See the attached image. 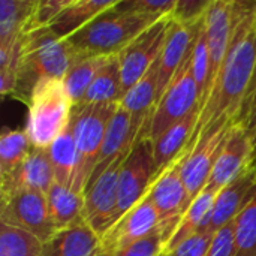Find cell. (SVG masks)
Listing matches in <instances>:
<instances>
[{
    "label": "cell",
    "instance_id": "cell-1",
    "mask_svg": "<svg viewBox=\"0 0 256 256\" xmlns=\"http://www.w3.org/2000/svg\"><path fill=\"white\" fill-rule=\"evenodd\" d=\"M255 3H234V27L230 46L216 84L201 110L200 122L189 142L188 153L198 138L213 128L220 118H230L236 123L238 120L242 104L256 66Z\"/></svg>",
    "mask_w": 256,
    "mask_h": 256
},
{
    "label": "cell",
    "instance_id": "cell-2",
    "mask_svg": "<svg viewBox=\"0 0 256 256\" xmlns=\"http://www.w3.org/2000/svg\"><path fill=\"white\" fill-rule=\"evenodd\" d=\"M81 58L74 45L50 27H34L21 38L20 78L16 99L28 104L36 84L42 80H63L72 64Z\"/></svg>",
    "mask_w": 256,
    "mask_h": 256
},
{
    "label": "cell",
    "instance_id": "cell-3",
    "mask_svg": "<svg viewBox=\"0 0 256 256\" xmlns=\"http://www.w3.org/2000/svg\"><path fill=\"white\" fill-rule=\"evenodd\" d=\"M156 22V20L122 10L116 4L78 30L68 40L81 57L117 56Z\"/></svg>",
    "mask_w": 256,
    "mask_h": 256
},
{
    "label": "cell",
    "instance_id": "cell-4",
    "mask_svg": "<svg viewBox=\"0 0 256 256\" xmlns=\"http://www.w3.org/2000/svg\"><path fill=\"white\" fill-rule=\"evenodd\" d=\"M26 132L33 147L48 148L69 126L74 102L63 80H42L28 100Z\"/></svg>",
    "mask_w": 256,
    "mask_h": 256
},
{
    "label": "cell",
    "instance_id": "cell-5",
    "mask_svg": "<svg viewBox=\"0 0 256 256\" xmlns=\"http://www.w3.org/2000/svg\"><path fill=\"white\" fill-rule=\"evenodd\" d=\"M120 104H74L69 129L74 135L78 156H80V174H78V192L84 194L104 140L108 129V124L117 111Z\"/></svg>",
    "mask_w": 256,
    "mask_h": 256
},
{
    "label": "cell",
    "instance_id": "cell-6",
    "mask_svg": "<svg viewBox=\"0 0 256 256\" xmlns=\"http://www.w3.org/2000/svg\"><path fill=\"white\" fill-rule=\"evenodd\" d=\"M194 46V45H192ZM200 106V92L194 75L192 48L168 88L159 99L148 124V140L154 141L172 124L184 118L190 111Z\"/></svg>",
    "mask_w": 256,
    "mask_h": 256
},
{
    "label": "cell",
    "instance_id": "cell-7",
    "mask_svg": "<svg viewBox=\"0 0 256 256\" xmlns=\"http://www.w3.org/2000/svg\"><path fill=\"white\" fill-rule=\"evenodd\" d=\"M128 154H118L84 190V219L100 237L118 220V176Z\"/></svg>",
    "mask_w": 256,
    "mask_h": 256
},
{
    "label": "cell",
    "instance_id": "cell-8",
    "mask_svg": "<svg viewBox=\"0 0 256 256\" xmlns=\"http://www.w3.org/2000/svg\"><path fill=\"white\" fill-rule=\"evenodd\" d=\"M0 224L20 228L46 243L56 232L46 194L38 190H18L0 195Z\"/></svg>",
    "mask_w": 256,
    "mask_h": 256
},
{
    "label": "cell",
    "instance_id": "cell-9",
    "mask_svg": "<svg viewBox=\"0 0 256 256\" xmlns=\"http://www.w3.org/2000/svg\"><path fill=\"white\" fill-rule=\"evenodd\" d=\"M234 123L236 122L230 118H220L213 128H210L204 135H201L195 146L190 148V152L186 153L182 171L190 204L207 186L213 166Z\"/></svg>",
    "mask_w": 256,
    "mask_h": 256
},
{
    "label": "cell",
    "instance_id": "cell-10",
    "mask_svg": "<svg viewBox=\"0 0 256 256\" xmlns=\"http://www.w3.org/2000/svg\"><path fill=\"white\" fill-rule=\"evenodd\" d=\"M158 178L153 144L148 138L135 142L126 156L118 176V219L136 206Z\"/></svg>",
    "mask_w": 256,
    "mask_h": 256
},
{
    "label": "cell",
    "instance_id": "cell-11",
    "mask_svg": "<svg viewBox=\"0 0 256 256\" xmlns=\"http://www.w3.org/2000/svg\"><path fill=\"white\" fill-rule=\"evenodd\" d=\"M162 224L159 212L146 195L100 237L96 256H114L122 249L148 236Z\"/></svg>",
    "mask_w": 256,
    "mask_h": 256
},
{
    "label": "cell",
    "instance_id": "cell-12",
    "mask_svg": "<svg viewBox=\"0 0 256 256\" xmlns=\"http://www.w3.org/2000/svg\"><path fill=\"white\" fill-rule=\"evenodd\" d=\"M171 22V15L162 18L144 33H141L126 50L120 52V69H122V84L123 93L132 88L140 78L152 68V64L159 58L162 51L166 32Z\"/></svg>",
    "mask_w": 256,
    "mask_h": 256
},
{
    "label": "cell",
    "instance_id": "cell-13",
    "mask_svg": "<svg viewBox=\"0 0 256 256\" xmlns=\"http://www.w3.org/2000/svg\"><path fill=\"white\" fill-rule=\"evenodd\" d=\"M186 153L180 154L164 172L153 182L147 196L159 212L162 222H177L189 208V194L183 178V159Z\"/></svg>",
    "mask_w": 256,
    "mask_h": 256
},
{
    "label": "cell",
    "instance_id": "cell-14",
    "mask_svg": "<svg viewBox=\"0 0 256 256\" xmlns=\"http://www.w3.org/2000/svg\"><path fill=\"white\" fill-rule=\"evenodd\" d=\"M234 0H212L208 10L206 14L204 26L210 52V75L204 105L216 84V80L219 76L220 68L224 64L230 46L234 27Z\"/></svg>",
    "mask_w": 256,
    "mask_h": 256
},
{
    "label": "cell",
    "instance_id": "cell-15",
    "mask_svg": "<svg viewBox=\"0 0 256 256\" xmlns=\"http://www.w3.org/2000/svg\"><path fill=\"white\" fill-rule=\"evenodd\" d=\"M256 196V171L252 164L230 184H226L216 196L213 210L202 231L214 234L248 207Z\"/></svg>",
    "mask_w": 256,
    "mask_h": 256
},
{
    "label": "cell",
    "instance_id": "cell-16",
    "mask_svg": "<svg viewBox=\"0 0 256 256\" xmlns=\"http://www.w3.org/2000/svg\"><path fill=\"white\" fill-rule=\"evenodd\" d=\"M252 158L254 147L244 128L240 123H234L213 166L207 186L216 190H222L252 164Z\"/></svg>",
    "mask_w": 256,
    "mask_h": 256
},
{
    "label": "cell",
    "instance_id": "cell-17",
    "mask_svg": "<svg viewBox=\"0 0 256 256\" xmlns=\"http://www.w3.org/2000/svg\"><path fill=\"white\" fill-rule=\"evenodd\" d=\"M56 183L48 148L33 147L24 162L8 177L0 178V195L18 190H38L46 194Z\"/></svg>",
    "mask_w": 256,
    "mask_h": 256
},
{
    "label": "cell",
    "instance_id": "cell-18",
    "mask_svg": "<svg viewBox=\"0 0 256 256\" xmlns=\"http://www.w3.org/2000/svg\"><path fill=\"white\" fill-rule=\"evenodd\" d=\"M202 26V24H201ZM188 27L171 18L166 38L159 54V76H158V102L172 81L180 64L189 54L200 27ZM158 105V104H156Z\"/></svg>",
    "mask_w": 256,
    "mask_h": 256
},
{
    "label": "cell",
    "instance_id": "cell-19",
    "mask_svg": "<svg viewBox=\"0 0 256 256\" xmlns=\"http://www.w3.org/2000/svg\"><path fill=\"white\" fill-rule=\"evenodd\" d=\"M158 76L159 58L152 64L144 76L140 78L136 84L124 93L120 102V106L129 112L134 126L140 134L138 140L148 138L150 118L158 104Z\"/></svg>",
    "mask_w": 256,
    "mask_h": 256
},
{
    "label": "cell",
    "instance_id": "cell-20",
    "mask_svg": "<svg viewBox=\"0 0 256 256\" xmlns=\"http://www.w3.org/2000/svg\"><path fill=\"white\" fill-rule=\"evenodd\" d=\"M201 108H195L184 118L166 129L160 136H158L153 144V156L158 170V176L164 172L180 154L188 153L189 142L200 122Z\"/></svg>",
    "mask_w": 256,
    "mask_h": 256
},
{
    "label": "cell",
    "instance_id": "cell-21",
    "mask_svg": "<svg viewBox=\"0 0 256 256\" xmlns=\"http://www.w3.org/2000/svg\"><path fill=\"white\" fill-rule=\"evenodd\" d=\"M100 236L86 222L58 230L46 243L44 256H96Z\"/></svg>",
    "mask_w": 256,
    "mask_h": 256
},
{
    "label": "cell",
    "instance_id": "cell-22",
    "mask_svg": "<svg viewBox=\"0 0 256 256\" xmlns=\"http://www.w3.org/2000/svg\"><path fill=\"white\" fill-rule=\"evenodd\" d=\"M138 138H140V134L135 129L129 112L118 105L117 111L114 112L108 124L105 140H104L92 178L98 176L99 172H102L118 154L124 152H130L135 142L138 141Z\"/></svg>",
    "mask_w": 256,
    "mask_h": 256
},
{
    "label": "cell",
    "instance_id": "cell-23",
    "mask_svg": "<svg viewBox=\"0 0 256 256\" xmlns=\"http://www.w3.org/2000/svg\"><path fill=\"white\" fill-rule=\"evenodd\" d=\"M118 0H72L48 26L56 34L69 39L104 12L112 9Z\"/></svg>",
    "mask_w": 256,
    "mask_h": 256
},
{
    "label": "cell",
    "instance_id": "cell-24",
    "mask_svg": "<svg viewBox=\"0 0 256 256\" xmlns=\"http://www.w3.org/2000/svg\"><path fill=\"white\" fill-rule=\"evenodd\" d=\"M39 0H0V45H12L34 28Z\"/></svg>",
    "mask_w": 256,
    "mask_h": 256
},
{
    "label": "cell",
    "instance_id": "cell-25",
    "mask_svg": "<svg viewBox=\"0 0 256 256\" xmlns=\"http://www.w3.org/2000/svg\"><path fill=\"white\" fill-rule=\"evenodd\" d=\"M48 154L54 170L56 183L72 188L78 192V174H80V156L74 135L68 129L48 147Z\"/></svg>",
    "mask_w": 256,
    "mask_h": 256
},
{
    "label": "cell",
    "instance_id": "cell-26",
    "mask_svg": "<svg viewBox=\"0 0 256 256\" xmlns=\"http://www.w3.org/2000/svg\"><path fill=\"white\" fill-rule=\"evenodd\" d=\"M46 202L56 230H64L84 219V194L54 183L46 192Z\"/></svg>",
    "mask_w": 256,
    "mask_h": 256
},
{
    "label": "cell",
    "instance_id": "cell-27",
    "mask_svg": "<svg viewBox=\"0 0 256 256\" xmlns=\"http://www.w3.org/2000/svg\"><path fill=\"white\" fill-rule=\"evenodd\" d=\"M219 192L220 190H216L210 186L204 188V190L192 201V204L189 206V208L180 219L178 226L176 228L174 234L171 236V238L168 240V243L165 246V252L172 250L183 240H186L190 236L201 232L204 230Z\"/></svg>",
    "mask_w": 256,
    "mask_h": 256
},
{
    "label": "cell",
    "instance_id": "cell-28",
    "mask_svg": "<svg viewBox=\"0 0 256 256\" xmlns=\"http://www.w3.org/2000/svg\"><path fill=\"white\" fill-rule=\"evenodd\" d=\"M120 54L111 56L88 87L84 104H120L123 99Z\"/></svg>",
    "mask_w": 256,
    "mask_h": 256
},
{
    "label": "cell",
    "instance_id": "cell-29",
    "mask_svg": "<svg viewBox=\"0 0 256 256\" xmlns=\"http://www.w3.org/2000/svg\"><path fill=\"white\" fill-rule=\"evenodd\" d=\"M110 57H104V56L81 57L72 64V68L68 70L66 76L63 78V84L74 104L82 102L88 87L92 86L93 80L96 78V75L99 74V70L108 62Z\"/></svg>",
    "mask_w": 256,
    "mask_h": 256
},
{
    "label": "cell",
    "instance_id": "cell-30",
    "mask_svg": "<svg viewBox=\"0 0 256 256\" xmlns=\"http://www.w3.org/2000/svg\"><path fill=\"white\" fill-rule=\"evenodd\" d=\"M33 144L26 130L4 129L0 136V178L12 174L28 156Z\"/></svg>",
    "mask_w": 256,
    "mask_h": 256
},
{
    "label": "cell",
    "instance_id": "cell-31",
    "mask_svg": "<svg viewBox=\"0 0 256 256\" xmlns=\"http://www.w3.org/2000/svg\"><path fill=\"white\" fill-rule=\"evenodd\" d=\"M0 256H44V243L27 231L0 224Z\"/></svg>",
    "mask_w": 256,
    "mask_h": 256
},
{
    "label": "cell",
    "instance_id": "cell-32",
    "mask_svg": "<svg viewBox=\"0 0 256 256\" xmlns=\"http://www.w3.org/2000/svg\"><path fill=\"white\" fill-rule=\"evenodd\" d=\"M177 225L178 224L174 222L162 224L148 236L122 249L114 256H160L162 252H165V246L174 234Z\"/></svg>",
    "mask_w": 256,
    "mask_h": 256
},
{
    "label": "cell",
    "instance_id": "cell-33",
    "mask_svg": "<svg viewBox=\"0 0 256 256\" xmlns=\"http://www.w3.org/2000/svg\"><path fill=\"white\" fill-rule=\"evenodd\" d=\"M236 256H256V196L236 219Z\"/></svg>",
    "mask_w": 256,
    "mask_h": 256
},
{
    "label": "cell",
    "instance_id": "cell-34",
    "mask_svg": "<svg viewBox=\"0 0 256 256\" xmlns=\"http://www.w3.org/2000/svg\"><path fill=\"white\" fill-rule=\"evenodd\" d=\"M192 62H194V75H195L198 92H200V108L202 110L206 94H207L208 75H210V52H208V42H207L204 22L200 27L194 46H192Z\"/></svg>",
    "mask_w": 256,
    "mask_h": 256
},
{
    "label": "cell",
    "instance_id": "cell-35",
    "mask_svg": "<svg viewBox=\"0 0 256 256\" xmlns=\"http://www.w3.org/2000/svg\"><path fill=\"white\" fill-rule=\"evenodd\" d=\"M177 0H166V2H159V0H120L117 3V8L122 10H128L132 14H138L152 20H162L168 15L172 14L176 8Z\"/></svg>",
    "mask_w": 256,
    "mask_h": 256
},
{
    "label": "cell",
    "instance_id": "cell-36",
    "mask_svg": "<svg viewBox=\"0 0 256 256\" xmlns=\"http://www.w3.org/2000/svg\"><path fill=\"white\" fill-rule=\"evenodd\" d=\"M212 0H177L171 18L188 27H198L204 22Z\"/></svg>",
    "mask_w": 256,
    "mask_h": 256
},
{
    "label": "cell",
    "instance_id": "cell-37",
    "mask_svg": "<svg viewBox=\"0 0 256 256\" xmlns=\"http://www.w3.org/2000/svg\"><path fill=\"white\" fill-rule=\"evenodd\" d=\"M207 256H236V220L214 232Z\"/></svg>",
    "mask_w": 256,
    "mask_h": 256
},
{
    "label": "cell",
    "instance_id": "cell-38",
    "mask_svg": "<svg viewBox=\"0 0 256 256\" xmlns=\"http://www.w3.org/2000/svg\"><path fill=\"white\" fill-rule=\"evenodd\" d=\"M213 236L214 234L207 231L196 232L189 238L183 240L178 246H176L168 254L171 256H207Z\"/></svg>",
    "mask_w": 256,
    "mask_h": 256
},
{
    "label": "cell",
    "instance_id": "cell-39",
    "mask_svg": "<svg viewBox=\"0 0 256 256\" xmlns=\"http://www.w3.org/2000/svg\"><path fill=\"white\" fill-rule=\"evenodd\" d=\"M72 0H39L34 14V27H48Z\"/></svg>",
    "mask_w": 256,
    "mask_h": 256
},
{
    "label": "cell",
    "instance_id": "cell-40",
    "mask_svg": "<svg viewBox=\"0 0 256 256\" xmlns=\"http://www.w3.org/2000/svg\"><path fill=\"white\" fill-rule=\"evenodd\" d=\"M255 106H256V66H255V69H254V74H252V78H250V82H249L248 92H246V94H244V99H243V104H242V110H240V116H238L237 123L243 124Z\"/></svg>",
    "mask_w": 256,
    "mask_h": 256
},
{
    "label": "cell",
    "instance_id": "cell-41",
    "mask_svg": "<svg viewBox=\"0 0 256 256\" xmlns=\"http://www.w3.org/2000/svg\"><path fill=\"white\" fill-rule=\"evenodd\" d=\"M248 134V138L254 147V152L256 150V106L252 110V112L249 114V117L246 118V122L242 124Z\"/></svg>",
    "mask_w": 256,
    "mask_h": 256
},
{
    "label": "cell",
    "instance_id": "cell-42",
    "mask_svg": "<svg viewBox=\"0 0 256 256\" xmlns=\"http://www.w3.org/2000/svg\"><path fill=\"white\" fill-rule=\"evenodd\" d=\"M252 166L255 168V171H256V150L254 152V158H252Z\"/></svg>",
    "mask_w": 256,
    "mask_h": 256
},
{
    "label": "cell",
    "instance_id": "cell-43",
    "mask_svg": "<svg viewBox=\"0 0 256 256\" xmlns=\"http://www.w3.org/2000/svg\"><path fill=\"white\" fill-rule=\"evenodd\" d=\"M254 15H255V24H256V3H255V8H254Z\"/></svg>",
    "mask_w": 256,
    "mask_h": 256
},
{
    "label": "cell",
    "instance_id": "cell-44",
    "mask_svg": "<svg viewBox=\"0 0 256 256\" xmlns=\"http://www.w3.org/2000/svg\"><path fill=\"white\" fill-rule=\"evenodd\" d=\"M160 256H171V255H170L168 252H162V255H160Z\"/></svg>",
    "mask_w": 256,
    "mask_h": 256
}]
</instances>
